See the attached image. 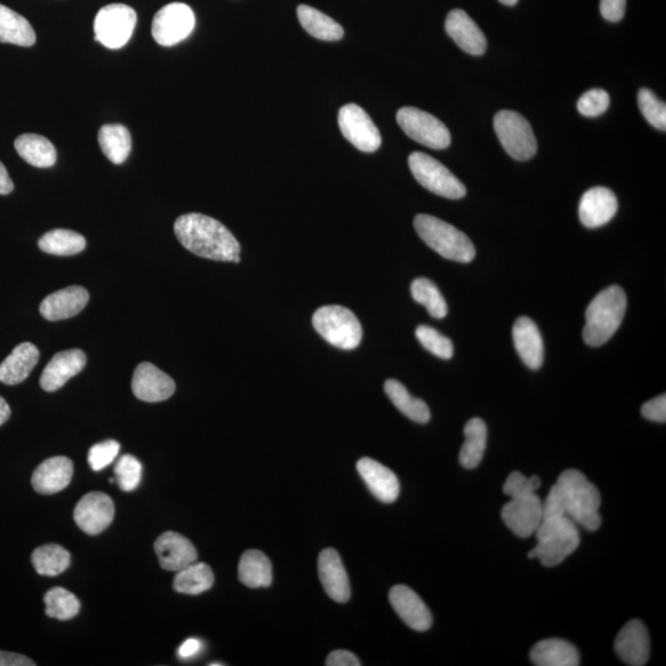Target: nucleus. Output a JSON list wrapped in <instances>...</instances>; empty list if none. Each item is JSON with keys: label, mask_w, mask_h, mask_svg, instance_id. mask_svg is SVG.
Masks as SVG:
<instances>
[{"label": "nucleus", "mask_w": 666, "mask_h": 666, "mask_svg": "<svg viewBox=\"0 0 666 666\" xmlns=\"http://www.w3.org/2000/svg\"><path fill=\"white\" fill-rule=\"evenodd\" d=\"M609 107L610 95L604 89H591L581 95L578 102L579 113L589 118L604 114Z\"/></svg>", "instance_id": "nucleus-45"}, {"label": "nucleus", "mask_w": 666, "mask_h": 666, "mask_svg": "<svg viewBox=\"0 0 666 666\" xmlns=\"http://www.w3.org/2000/svg\"><path fill=\"white\" fill-rule=\"evenodd\" d=\"M342 135L359 151L372 153L382 145V136L370 116L357 104H347L338 113Z\"/></svg>", "instance_id": "nucleus-12"}, {"label": "nucleus", "mask_w": 666, "mask_h": 666, "mask_svg": "<svg viewBox=\"0 0 666 666\" xmlns=\"http://www.w3.org/2000/svg\"><path fill=\"white\" fill-rule=\"evenodd\" d=\"M239 579L247 588H268L273 581L271 560L256 549L243 553L239 564Z\"/></svg>", "instance_id": "nucleus-29"}, {"label": "nucleus", "mask_w": 666, "mask_h": 666, "mask_svg": "<svg viewBox=\"0 0 666 666\" xmlns=\"http://www.w3.org/2000/svg\"><path fill=\"white\" fill-rule=\"evenodd\" d=\"M626 309V294L618 285H611L597 294L586 310V325L583 331L586 345H605L620 329Z\"/></svg>", "instance_id": "nucleus-3"}, {"label": "nucleus", "mask_w": 666, "mask_h": 666, "mask_svg": "<svg viewBox=\"0 0 666 666\" xmlns=\"http://www.w3.org/2000/svg\"><path fill=\"white\" fill-rule=\"evenodd\" d=\"M315 330L330 345L351 351L362 341L361 322L351 310L340 305L322 306L313 316Z\"/></svg>", "instance_id": "nucleus-6"}, {"label": "nucleus", "mask_w": 666, "mask_h": 666, "mask_svg": "<svg viewBox=\"0 0 666 666\" xmlns=\"http://www.w3.org/2000/svg\"><path fill=\"white\" fill-rule=\"evenodd\" d=\"M132 393L146 403L165 401L176 391V383L152 363L144 362L137 366L131 383Z\"/></svg>", "instance_id": "nucleus-15"}, {"label": "nucleus", "mask_w": 666, "mask_h": 666, "mask_svg": "<svg viewBox=\"0 0 666 666\" xmlns=\"http://www.w3.org/2000/svg\"><path fill=\"white\" fill-rule=\"evenodd\" d=\"M327 666H359V659L348 650H336L329 655L326 660Z\"/></svg>", "instance_id": "nucleus-49"}, {"label": "nucleus", "mask_w": 666, "mask_h": 666, "mask_svg": "<svg viewBox=\"0 0 666 666\" xmlns=\"http://www.w3.org/2000/svg\"><path fill=\"white\" fill-rule=\"evenodd\" d=\"M600 10L607 21L617 23L625 17L626 0H601Z\"/></svg>", "instance_id": "nucleus-48"}, {"label": "nucleus", "mask_w": 666, "mask_h": 666, "mask_svg": "<svg viewBox=\"0 0 666 666\" xmlns=\"http://www.w3.org/2000/svg\"><path fill=\"white\" fill-rule=\"evenodd\" d=\"M174 232L184 248L199 257L221 262H240L241 246L218 220L203 214L179 216Z\"/></svg>", "instance_id": "nucleus-2"}, {"label": "nucleus", "mask_w": 666, "mask_h": 666, "mask_svg": "<svg viewBox=\"0 0 666 666\" xmlns=\"http://www.w3.org/2000/svg\"><path fill=\"white\" fill-rule=\"evenodd\" d=\"M46 615L60 621H70L81 610V602L76 595L63 588H54L44 596Z\"/></svg>", "instance_id": "nucleus-40"}, {"label": "nucleus", "mask_w": 666, "mask_h": 666, "mask_svg": "<svg viewBox=\"0 0 666 666\" xmlns=\"http://www.w3.org/2000/svg\"><path fill=\"white\" fill-rule=\"evenodd\" d=\"M298 18L301 26L315 39L338 41L345 36V30L337 21L309 5H299Z\"/></svg>", "instance_id": "nucleus-33"}, {"label": "nucleus", "mask_w": 666, "mask_h": 666, "mask_svg": "<svg viewBox=\"0 0 666 666\" xmlns=\"http://www.w3.org/2000/svg\"><path fill=\"white\" fill-rule=\"evenodd\" d=\"M319 575L322 586L333 601L345 604L351 599L350 579L335 549L327 548L319 557Z\"/></svg>", "instance_id": "nucleus-20"}, {"label": "nucleus", "mask_w": 666, "mask_h": 666, "mask_svg": "<svg viewBox=\"0 0 666 666\" xmlns=\"http://www.w3.org/2000/svg\"><path fill=\"white\" fill-rule=\"evenodd\" d=\"M213 570L205 563L194 562L177 572L173 580V588L179 594L200 595L214 585Z\"/></svg>", "instance_id": "nucleus-36"}, {"label": "nucleus", "mask_w": 666, "mask_h": 666, "mask_svg": "<svg viewBox=\"0 0 666 666\" xmlns=\"http://www.w3.org/2000/svg\"><path fill=\"white\" fill-rule=\"evenodd\" d=\"M494 128L502 147L517 161L531 160L537 152V140L530 123L521 114L501 110L495 115Z\"/></svg>", "instance_id": "nucleus-8"}, {"label": "nucleus", "mask_w": 666, "mask_h": 666, "mask_svg": "<svg viewBox=\"0 0 666 666\" xmlns=\"http://www.w3.org/2000/svg\"><path fill=\"white\" fill-rule=\"evenodd\" d=\"M31 562L37 574L56 576L65 573L71 565V554L58 544H45L36 548Z\"/></svg>", "instance_id": "nucleus-38"}, {"label": "nucleus", "mask_w": 666, "mask_h": 666, "mask_svg": "<svg viewBox=\"0 0 666 666\" xmlns=\"http://www.w3.org/2000/svg\"><path fill=\"white\" fill-rule=\"evenodd\" d=\"M390 604L407 626L417 632H425L432 626V615L425 602L414 590L396 585L390 590Z\"/></svg>", "instance_id": "nucleus-16"}, {"label": "nucleus", "mask_w": 666, "mask_h": 666, "mask_svg": "<svg viewBox=\"0 0 666 666\" xmlns=\"http://www.w3.org/2000/svg\"><path fill=\"white\" fill-rule=\"evenodd\" d=\"M615 650L628 665H646L650 654V639L646 626L641 621H629L618 633Z\"/></svg>", "instance_id": "nucleus-21"}, {"label": "nucleus", "mask_w": 666, "mask_h": 666, "mask_svg": "<svg viewBox=\"0 0 666 666\" xmlns=\"http://www.w3.org/2000/svg\"><path fill=\"white\" fill-rule=\"evenodd\" d=\"M642 415L646 419L654 422L666 421V396L665 394L657 396V398L648 401L642 406Z\"/></svg>", "instance_id": "nucleus-47"}, {"label": "nucleus", "mask_w": 666, "mask_h": 666, "mask_svg": "<svg viewBox=\"0 0 666 666\" xmlns=\"http://www.w3.org/2000/svg\"><path fill=\"white\" fill-rule=\"evenodd\" d=\"M535 535L537 546L528 553V558L541 560L544 567L563 563L580 544L578 527L567 516L543 518Z\"/></svg>", "instance_id": "nucleus-4"}, {"label": "nucleus", "mask_w": 666, "mask_h": 666, "mask_svg": "<svg viewBox=\"0 0 666 666\" xmlns=\"http://www.w3.org/2000/svg\"><path fill=\"white\" fill-rule=\"evenodd\" d=\"M412 298L421 305H424L432 317L435 319H444L447 316L448 308L440 289L431 282L430 279L417 278L411 284Z\"/></svg>", "instance_id": "nucleus-39"}, {"label": "nucleus", "mask_w": 666, "mask_h": 666, "mask_svg": "<svg viewBox=\"0 0 666 666\" xmlns=\"http://www.w3.org/2000/svg\"><path fill=\"white\" fill-rule=\"evenodd\" d=\"M401 129L410 139L433 150H444L451 145V132L436 116L417 108H401L396 114Z\"/></svg>", "instance_id": "nucleus-10"}, {"label": "nucleus", "mask_w": 666, "mask_h": 666, "mask_svg": "<svg viewBox=\"0 0 666 666\" xmlns=\"http://www.w3.org/2000/svg\"><path fill=\"white\" fill-rule=\"evenodd\" d=\"M137 15L125 4H109L99 10L94 20L95 40L111 50L128 44L134 34Z\"/></svg>", "instance_id": "nucleus-9"}, {"label": "nucleus", "mask_w": 666, "mask_h": 666, "mask_svg": "<svg viewBox=\"0 0 666 666\" xmlns=\"http://www.w3.org/2000/svg\"><path fill=\"white\" fill-rule=\"evenodd\" d=\"M115 516L114 501L110 496L99 491L84 495L73 512L74 521L87 535H99L113 522Z\"/></svg>", "instance_id": "nucleus-13"}, {"label": "nucleus", "mask_w": 666, "mask_h": 666, "mask_svg": "<svg viewBox=\"0 0 666 666\" xmlns=\"http://www.w3.org/2000/svg\"><path fill=\"white\" fill-rule=\"evenodd\" d=\"M385 393L389 396L401 414L409 417L417 424H427L431 420V411L424 400L414 398L403 384L395 379H389L384 384Z\"/></svg>", "instance_id": "nucleus-32"}, {"label": "nucleus", "mask_w": 666, "mask_h": 666, "mask_svg": "<svg viewBox=\"0 0 666 666\" xmlns=\"http://www.w3.org/2000/svg\"><path fill=\"white\" fill-rule=\"evenodd\" d=\"M421 240L438 255L459 263H469L475 258L473 242L464 232L448 222L427 214H419L414 220Z\"/></svg>", "instance_id": "nucleus-5"}, {"label": "nucleus", "mask_w": 666, "mask_h": 666, "mask_svg": "<svg viewBox=\"0 0 666 666\" xmlns=\"http://www.w3.org/2000/svg\"><path fill=\"white\" fill-rule=\"evenodd\" d=\"M357 470L370 493L384 504H393L400 494L399 479L385 465L372 458H362L357 463Z\"/></svg>", "instance_id": "nucleus-23"}, {"label": "nucleus", "mask_w": 666, "mask_h": 666, "mask_svg": "<svg viewBox=\"0 0 666 666\" xmlns=\"http://www.w3.org/2000/svg\"><path fill=\"white\" fill-rule=\"evenodd\" d=\"M446 31L453 41L469 55L481 56L486 51L483 31L464 10L454 9L446 19Z\"/></svg>", "instance_id": "nucleus-25"}, {"label": "nucleus", "mask_w": 666, "mask_h": 666, "mask_svg": "<svg viewBox=\"0 0 666 666\" xmlns=\"http://www.w3.org/2000/svg\"><path fill=\"white\" fill-rule=\"evenodd\" d=\"M40 352L30 342L20 343L13 352L0 363V383L17 385L23 383L36 367Z\"/></svg>", "instance_id": "nucleus-27"}, {"label": "nucleus", "mask_w": 666, "mask_h": 666, "mask_svg": "<svg viewBox=\"0 0 666 666\" xmlns=\"http://www.w3.org/2000/svg\"><path fill=\"white\" fill-rule=\"evenodd\" d=\"M15 150L29 165L37 168H50L55 166L57 152L54 144L44 136L25 134L14 142Z\"/></svg>", "instance_id": "nucleus-30"}, {"label": "nucleus", "mask_w": 666, "mask_h": 666, "mask_svg": "<svg viewBox=\"0 0 666 666\" xmlns=\"http://www.w3.org/2000/svg\"><path fill=\"white\" fill-rule=\"evenodd\" d=\"M601 495L579 470H565L542 502L543 518L567 516L586 531L601 526Z\"/></svg>", "instance_id": "nucleus-1"}, {"label": "nucleus", "mask_w": 666, "mask_h": 666, "mask_svg": "<svg viewBox=\"0 0 666 666\" xmlns=\"http://www.w3.org/2000/svg\"><path fill=\"white\" fill-rule=\"evenodd\" d=\"M41 251L55 256H74L86 250L87 241L78 232L57 229L47 232L39 240Z\"/></svg>", "instance_id": "nucleus-37"}, {"label": "nucleus", "mask_w": 666, "mask_h": 666, "mask_svg": "<svg viewBox=\"0 0 666 666\" xmlns=\"http://www.w3.org/2000/svg\"><path fill=\"white\" fill-rule=\"evenodd\" d=\"M515 348L518 356L528 368L539 369L542 367L544 358V346L541 332L535 321L530 317L522 316L517 319L512 330Z\"/></svg>", "instance_id": "nucleus-26"}, {"label": "nucleus", "mask_w": 666, "mask_h": 666, "mask_svg": "<svg viewBox=\"0 0 666 666\" xmlns=\"http://www.w3.org/2000/svg\"><path fill=\"white\" fill-rule=\"evenodd\" d=\"M203 648V643L202 641H199V639H187V641H185L178 649L179 658L192 659L195 657V655H198L200 652H202Z\"/></svg>", "instance_id": "nucleus-51"}, {"label": "nucleus", "mask_w": 666, "mask_h": 666, "mask_svg": "<svg viewBox=\"0 0 666 666\" xmlns=\"http://www.w3.org/2000/svg\"><path fill=\"white\" fill-rule=\"evenodd\" d=\"M155 551L161 567L168 572L177 573L198 559L193 543L177 532H165L158 537Z\"/></svg>", "instance_id": "nucleus-19"}, {"label": "nucleus", "mask_w": 666, "mask_h": 666, "mask_svg": "<svg viewBox=\"0 0 666 666\" xmlns=\"http://www.w3.org/2000/svg\"><path fill=\"white\" fill-rule=\"evenodd\" d=\"M33 660L25 655L0 650V666H34Z\"/></svg>", "instance_id": "nucleus-50"}, {"label": "nucleus", "mask_w": 666, "mask_h": 666, "mask_svg": "<svg viewBox=\"0 0 666 666\" xmlns=\"http://www.w3.org/2000/svg\"><path fill=\"white\" fill-rule=\"evenodd\" d=\"M10 415H12V410L7 401H5L2 396H0V426L4 425L5 422L9 420Z\"/></svg>", "instance_id": "nucleus-53"}, {"label": "nucleus", "mask_w": 666, "mask_h": 666, "mask_svg": "<svg viewBox=\"0 0 666 666\" xmlns=\"http://www.w3.org/2000/svg\"><path fill=\"white\" fill-rule=\"evenodd\" d=\"M500 3L509 5V7H512V5H516L518 0H499Z\"/></svg>", "instance_id": "nucleus-54"}, {"label": "nucleus", "mask_w": 666, "mask_h": 666, "mask_svg": "<svg viewBox=\"0 0 666 666\" xmlns=\"http://www.w3.org/2000/svg\"><path fill=\"white\" fill-rule=\"evenodd\" d=\"M465 442L459 453V462L465 469H474L483 461L488 428L485 422L478 417L469 420L464 427Z\"/></svg>", "instance_id": "nucleus-34"}, {"label": "nucleus", "mask_w": 666, "mask_h": 666, "mask_svg": "<svg viewBox=\"0 0 666 666\" xmlns=\"http://www.w3.org/2000/svg\"><path fill=\"white\" fill-rule=\"evenodd\" d=\"M14 190V183L9 177L7 168L0 162V195H8Z\"/></svg>", "instance_id": "nucleus-52"}, {"label": "nucleus", "mask_w": 666, "mask_h": 666, "mask_svg": "<svg viewBox=\"0 0 666 666\" xmlns=\"http://www.w3.org/2000/svg\"><path fill=\"white\" fill-rule=\"evenodd\" d=\"M142 464L139 459L130 454H125L121 457L115 465V481L118 483L119 488L125 493L139 488L142 480Z\"/></svg>", "instance_id": "nucleus-41"}, {"label": "nucleus", "mask_w": 666, "mask_h": 666, "mask_svg": "<svg viewBox=\"0 0 666 666\" xmlns=\"http://www.w3.org/2000/svg\"><path fill=\"white\" fill-rule=\"evenodd\" d=\"M539 486H541V479L536 475L526 478L520 472H514L509 475L504 484V493L511 499L521 498V496L535 494Z\"/></svg>", "instance_id": "nucleus-46"}, {"label": "nucleus", "mask_w": 666, "mask_h": 666, "mask_svg": "<svg viewBox=\"0 0 666 666\" xmlns=\"http://www.w3.org/2000/svg\"><path fill=\"white\" fill-rule=\"evenodd\" d=\"M99 146L110 162L121 165L131 152L132 140L128 128L123 125H104L98 134Z\"/></svg>", "instance_id": "nucleus-35"}, {"label": "nucleus", "mask_w": 666, "mask_h": 666, "mask_svg": "<svg viewBox=\"0 0 666 666\" xmlns=\"http://www.w3.org/2000/svg\"><path fill=\"white\" fill-rule=\"evenodd\" d=\"M86 364V353L81 350L63 351L55 354L41 374V388L47 393H54V391L61 389L68 380L81 373Z\"/></svg>", "instance_id": "nucleus-17"}, {"label": "nucleus", "mask_w": 666, "mask_h": 666, "mask_svg": "<svg viewBox=\"0 0 666 666\" xmlns=\"http://www.w3.org/2000/svg\"><path fill=\"white\" fill-rule=\"evenodd\" d=\"M73 477V463L67 457H52L35 469L31 485L36 493L54 495L65 490Z\"/></svg>", "instance_id": "nucleus-24"}, {"label": "nucleus", "mask_w": 666, "mask_h": 666, "mask_svg": "<svg viewBox=\"0 0 666 666\" xmlns=\"http://www.w3.org/2000/svg\"><path fill=\"white\" fill-rule=\"evenodd\" d=\"M88 301V290L72 285L46 296L40 305V313L49 321L66 320L81 313Z\"/></svg>", "instance_id": "nucleus-22"}, {"label": "nucleus", "mask_w": 666, "mask_h": 666, "mask_svg": "<svg viewBox=\"0 0 666 666\" xmlns=\"http://www.w3.org/2000/svg\"><path fill=\"white\" fill-rule=\"evenodd\" d=\"M638 105L644 118L655 129L666 130V105L655 97L647 88L641 89L638 94Z\"/></svg>", "instance_id": "nucleus-43"}, {"label": "nucleus", "mask_w": 666, "mask_h": 666, "mask_svg": "<svg viewBox=\"0 0 666 666\" xmlns=\"http://www.w3.org/2000/svg\"><path fill=\"white\" fill-rule=\"evenodd\" d=\"M618 210L616 195L605 187L588 190L580 200L579 218L589 229L604 226L613 219Z\"/></svg>", "instance_id": "nucleus-18"}, {"label": "nucleus", "mask_w": 666, "mask_h": 666, "mask_svg": "<svg viewBox=\"0 0 666 666\" xmlns=\"http://www.w3.org/2000/svg\"><path fill=\"white\" fill-rule=\"evenodd\" d=\"M501 517L516 536L531 537L543 521L542 500L536 493L511 499L502 509Z\"/></svg>", "instance_id": "nucleus-14"}, {"label": "nucleus", "mask_w": 666, "mask_h": 666, "mask_svg": "<svg viewBox=\"0 0 666 666\" xmlns=\"http://www.w3.org/2000/svg\"><path fill=\"white\" fill-rule=\"evenodd\" d=\"M119 452L120 444L114 440L94 444L88 452V463L94 472H100L115 461Z\"/></svg>", "instance_id": "nucleus-44"}, {"label": "nucleus", "mask_w": 666, "mask_h": 666, "mask_svg": "<svg viewBox=\"0 0 666 666\" xmlns=\"http://www.w3.org/2000/svg\"><path fill=\"white\" fill-rule=\"evenodd\" d=\"M195 15L184 3H171L163 7L152 20V36L158 45L171 47L193 33Z\"/></svg>", "instance_id": "nucleus-11"}, {"label": "nucleus", "mask_w": 666, "mask_h": 666, "mask_svg": "<svg viewBox=\"0 0 666 666\" xmlns=\"http://www.w3.org/2000/svg\"><path fill=\"white\" fill-rule=\"evenodd\" d=\"M412 176L431 193L447 199H462L467 194L464 184L446 166L424 152L411 153Z\"/></svg>", "instance_id": "nucleus-7"}, {"label": "nucleus", "mask_w": 666, "mask_h": 666, "mask_svg": "<svg viewBox=\"0 0 666 666\" xmlns=\"http://www.w3.org/2000/svg\"><path fill=\"white\" fill-rule=\"evenodd\" d=\"M531 660L538 666H576L580 655L573 644L563 639H546L533 647Z\"/></svg>", "instance_id": "nucleus-28"}, {"label": "nucleus", "mask_w": 666, "mask_h": 666, "mask_svg": "<svg viewBox=\"0 0 666 666\" xmlns=\"http://www.w3.org/2000/svg\"><path fill=\"white\" fill-rule=\"evenodd\" d=\"M0 42L30 47L36 42L33 26L23 15L0 4Z\"/></svg>", "instance_id": "nucleus-31"}, {"label": "nucleus", "mask_w": 666, "mask_h": 666, "mask_svg": "<svg viewBox=\"0 0 666 666\" xmlns=\"http://www.w3.org/2000/svg\"><path fill=\"white\" fill-rule=\"evenodd\" d=\"M417 340L428 352L442 359L453 357V343L448 337L441 335L433 327L421 325L416 329Z\"/></svg>", "instance_id": "nucleus-42"}]
</instances>
